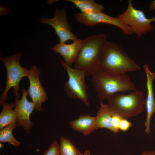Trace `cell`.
I'll return each mask as SVG.
<instances>
[{
  "mask_svg": "<svg viewBox=\"0 0 155 155\" xmlns=\"http://www.w3.org/2000/svg\"><path fill=\"white\" fill-rule=\"evenodd\" d=\"M140 67L124 51L117 43L106 41L101 56L100 70L111 75L125 74L139 70Z\"/></svg>",
  "mask_w": 155,
  "mask_h": 155,
  "instance_id": "1",
  "label": "cell"
},
{
  "mask_svg": "<svg viewBox=\"0 0 155 155\" xmlns=\"http://www.w3.org/2000/svg\"><path fill=\"white\" fill-rule=\"evenodd\" d=\"M104 34L88 36L83 40V44L73 68L85 72L92 76L100 70L101 54L107 41Z\"/></svg>",
  "mask_w": 155,
  "mask_h": 155,
  "instance_id": "2",
  "label": "cell"
},
{
  "mask_svg": "<svg viewBox=\"0 0 155 155\" xmlns=\"http://www.w3.org/2000/svg\"><path fill=\"white\" fill-rule=\"evenodd\" d=\"M93 86L101 100L108 101L115 94L137 90L129 76L124 74L111 75L100 70L92 76Z\"/></svg>",
  "mask_w": 155,
  "mask_h": 155,
  "instance_id": "3",
  "label": "cell"
},
{
  "mask_svg": "<svg viewBox=\"0 0 155 155\" xmlns=\"http://www.w3.org/2000/svg\"><path fill=\"white\" fill-rule=\"evenodd\" d=\"M108 101L106 104L114 114L127 119L143 112L146 99L144 93L137 90L127 94L117 93Z\"/></svg>",
  "mask_w": 155,
  "mask_h": 155,
  "instance_id": "4",
  "label": "cell"
},
{
  "mask_svg": "<svg viewBox=\"0 0 155 155\" xmlns=\"http://www.w3.org/2000/svg\"><path fill=\"white\" fill-rule=\"evenodd\" d=\"M22 57L19 53L7 57H0V60L5 65L7 70V78L5 88L0 98V104L5 102L8 94L7 92L11 88H13V93L16 97L19 98L20 90V83L22 78L28 76V69L22 67L20 61Z\"/></svg>",
  "mask_w": 155,
  "mask_h": 155,
  "instance_id": "5",
  "label": "cell"
},
{
  "mask_svg": "<svg viewBox=\"0 0 155 155\" xmlns=\"http://www.w3.org/2000/svg\"><path fill=\"white\" fill-rule=\"evenodd\" d=\"M116 18L129 27L133 33L139 38L154 28L151 23L155 22V16L150 19L147 18L143 11L136 9L133 7L131 0L128 1L126 10Z\"/></svg>",
  "mask_w": 155,
  "mask_h": 155,
  "instance_id": "6",
  "label": "cell"
},
{
  "mask_svg": "<svg viewBox=\"0 0 155 155\" xmlns=\"http://www.w3.org/2000/svg\"><path fill=\"white\" fill-rule=\"evenodd\" d=\"M61 64L68 76V80L64 86V90L67 96L70 98L80 99L87 106H89L85 72L72 68L64 61L61 62Z\"/></svg>",
  "mask_w": 155,
  "mask_h": 155,
  "instance_id": "7",
  "label": "cell"
},
{
  "mask_svg": "<svg viewBox=\"0 0 155 155\" xmlns=\"http://www.w3.org/2000/svg\"><path fill=\"white\" fill-rule=\"evenodd\" d=\"M67 13L64 8H57L55 9L53 18H40L38 20L42 24L52 26L59 38V42L65 43L67 41H73L78 39L77 36L71 31L67 22Z\"/></svg>",
  "mask_w": 155,
  "mask_h": 155,
  "instance_id": "8",
  "label": "cell"
},
{
  "mask_svg": "<svg viewBox=\"0 0 155 155\" xmlns=\"http://www.w3.org/2000/svg\"><path fill=\"white\" fill-rule=\"evenodd\" d=\"M73 16L78 22L86 26H92L99 23L105 24L119 28L126 35H131L133 34L129 27L122 23L116 18L110 16L102 12L91 13H76L74 14Z\"/></svg>",
  "mask_w": 155,
  "mask_h": 155,
  "instance_id": "9",
  "label": "cell"
},
{
  "mask_svg": "<svg viewBox=\"0 0 155 155\" xmlns=\"http://www.w3.org/2000/svg\"><path fill=\"white\" fill-rule=\"evenodd\" d=\"M40 73V70L35 65L28 69V77L30 84L27 92L35 104L34 110L41 112L42 111V104L48 100V97L39 80Z\"/></svg>",
  "mask_w": 155,
  "mask_h": 155,
  "instance_id": "10",
  "label": "cell"
},
{
  "mask_svg": "<svg viewBox=\"0 0 155 155\" xmlns=\"http://www.w3.org/2000/svg\"><path fill=\"white\" fill-rule=\"evenodd\" d=\"M22 92L21 99L15 98L14 110L18 118L17 124V126L22 127L26 133L29 134L33 125L30 121V115L34 110L35 104L28 100L27 92L24 87L22 88Z\"/></svg>",
  "mask_w": 155,
  "mask_h": 155,
  "instance_id": "11",
  "label": "cell"
},
{
  "mask_svg": "<svg viewBox=\"0 0 155 155\" xmlns=\"http://www.w3.org/2000/svg\"><path fill=\"white\" fill-rule=\"evenodd\" d=\"M143 68L146 76V87L147 95L146 104L147 115L145 122V132L148 134L150 132V121L152 115L155 112V99L153 90V82L155 78V72H152L148 65H144Z\"/></svg>",
  "mask_w": 155,
  "mask_h": 155,
  "instance_id": "12",
  "label": "cell"
},
{
  "mask_svg": "<svg viewBox=\"0 0 155 155\" xmlns=\"http://www.w3.org/2000/svg\"><path fill=\"white\" fill-rule=\"evenodd\" d=\"M83 42V40L78 38L70 44L59 42L51 49L56 53L61 55L64 58V62L70 66L75 62Z\"/></svg>",
  "mask_w": 155,
  "mask_h": 155,
  "instance_id": "13",
  "label": "cell"
},
{
  "mask_svg": "<svg viewBox=\"0 0 155 155\" xmlns=\"http://www.w3.org/2000/svg\"><path fill=\"white\" fill-rule=\"evenodd\" d=\"M71 127L74 130L87 135L97 129L96 117L87 115H81L76 119L69 122Z\"/></svg>",
  "mask_w": 155,
  "mask_h": 155,
  "instance_id": "14",
  "label": "cell"
},
{
  "mask_svg": "<svg viewBox=\"0 0 155 155\" xmlns=\"http://www.w3.org/2000/svg\"><path fill=\"white\" fill-rule=\"evenodd\" d=\"M113 114L106 104H104L100 101V108L95 116L97 129H106L115 133L111 124V119Z\"/></svg>",
  "mask_w": 155,
  "mask_h": 155,
  "instance_id": "15",
  "label": "cell"
},
{
  "mask_svg": "<svg viewBox=\"0 0 155 155\" xmlns=\"http://www.w3.org/2000/svg\"><path fill=\"white\" fill-rule=\"evenodd\" d=\"M2 105V110L0 114V129L9 125L17 124L18 120L14 110H12L15 106V104L5 102Z\"/></svg>",
  "mask_w": 155,
  "mask_h": 155,
  "instance_id": "16",
  "label": "cell"
},
{
  "mask_svg": "<svg viewBox=\"0 0 155 155\" xmlns=\"http://www.w3.org/2000/svg\"><path fill=\"white\" fill-rule=\"evenodd\" d=\"M73 3L82 13H91L104 11V7L93 0H66Z\"/></svg>",
  "mask_w": 155,
  "mask_h": 155,
  "instance_id": "17",
  "label": "cell"
},
{
  "mask_svg": "<svg viewBox=\"0 0 155 155\" xmlns=\"http://www.w3.org/2000/svg\"><path fill=\"white\" fill-rule=\"evenodd\" d=\"M17 126V124L9 125L0 130V142L1 143L7 142L15 147L20 145V142L17 141L12 134L13 129Z\"/></svg>",
  "mask_w": 155,
  "mask_h": 155,
  "instance_id": "18",
  "label": "cell"
},
{
  "mask_svg": "<svg viewBox=\"0 0 155 155\" xmlns=\"http://www.w3.org/2000/svg\"><path fill=\"white\" fill-rule=\"evenodd\" d=\"M60 142V155H81L82 154L69 139L61 136Z\"/></svg>",
  "mask_w": 155,
  "mask_h": 155,
  "instance_id": "19",
  "label": "cell"
},
{
  "mask_svg": "<svg viewBox=\"0 0 155 155\" xmlns=\"http://www.w3.org/2000/svg\"><path fill=\"white\" fill-rule=\"evenodd\" d=\"M60 144L54 140L47 149L43 153L44 155H60Z\"/></svg>",
  "mask_w": 155,
  "mask_h": 155,
  "instance_id": "20",
  "label": "cell"
},
{
  "mask_svg": "<svg viewBox=\"0 0 155 155\" xmlns=\"http://www.w3.org/2000/svg\"><path fill=\"white\" fill-rule=\"evenodd\" d=\"M122 118H123L116 114H113L112 116L111 119V124L115 134L119 132V123L120 120Z\"/></svg>",
  "mask_w": 155,
  "mask_h": 155,
  "instance_id": "21",
  "label": "cell"
},
{
  "mask_svg": "<svg viewBox=\"0 0 155 155\" xmlns=\"http://www.w3.org/2000/svg\"><path fill=\"white\" fill-rule=\"evenodd\" d=\"M132 123L127 119L122 118L120 120L119 125V130L126 131L132 126Z\"/></svg>",
  "mask_w": 155,
  "mask_h": 155,
  "instance_id": "22",
  "label": "cell"
},
{
  "mask_svg": "<svg viewBox=\"0 0 155 155\" xmlns=\"http://www.w3.org/2000/svg\"><path fill=\"white\" fill-rule=\"evenodd\" d=\"M9 11L8 8L0 6V16H3L8 13Z\"/></svg>",
  "mask_w": 155,
  "mask_h": 155,
  "instance_id": "23",
  "label": "cell"
},
{
  "mask_svg": "<svg viewBox=\"0 0 155 155\" xmlns=\"http://www.w3.org/2000/svg\"><path fill=\"white\" fill-rule=\"evenodd\" d=\"M149 10L150 11H155V0L152 1L150 4L149 7Z\"/></svg>",
  "mask_w": 155,
  "mask_h": 155,
  "instance_id": "24",
  "label": "cell"
},
{
  "mask_svg": "<svg viewBox=\"0 0 155 155\" xmlns=\"http://www.w3.org/2000/svg\"><path fill=\"white\" fill-rule=\"evenodd\" d=\"M141 155H155V151H145L143 152Z\"/></svg>",
  "mask_w": 155,
  "mask_h": 155,
  "instance_id": "25",
  "label": "cell"
},
{
  "mask_svg": "<svg viewBox=\"0 0 155 155\" xmlns=\"http://www.w3.org/2000/svg\"><path fill=\"white\" fill-rule=\"evenodd\" d=\"M81 155H92L90 154L89 151L88 150H87L85 151L84 153L83 154H82Z\"/></svg>",
  "mask_w": 155,
  "mask_h": 155,
  "instance_id": "26",
  "label": "cell"
},
{
  "mask_svg": "<svg viewBox=\"0 0 155 155\" xmlns=\"http://www.w3.org/2000/svg\"><path fill=\"white\" fill-rule=\"evenodd\" d=\"M154 127H155V124H154Z\"/></svg>",
  "mask_w": 155,
  "mask_h": 155,
  "instance_id": "27",
  "label": "cell"
}]
</instances>
